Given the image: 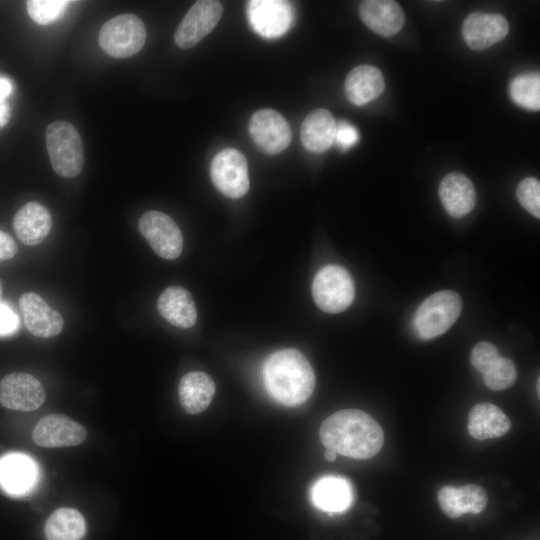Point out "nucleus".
<instances>
[{
  "label": "nucleus",
  "mask_w": 540,
  "mask_h": 540,
  "mask_svg": "<svg viewBox=\"0 0 540 540\" xmlns=\"http://www.w3.org/2000/svg\"><path fill=\"white\" fill-rule=\"evenodd\" d=\"M319 436L327 449L354 459L374 457L384 443L378 422L357 409L340 410L327 417L320 426Z\"/></svg>",
  "instance_id": "f257e3e1"
},
{
  "label": "nucleus",
  "mask_w": 540,
  "mask_h": 540,
  "mask_svg": "<svg viewBox=\"0 0 540 540\" xmlns=\"http://www.w3.org/2000/svg\"><path fill=\"white\" fill-rule=\"evenodd\" d=\"M263 378L269 394L286 406L304 403L315 386V375L309 361L296 349L272 353L264 362Z\"/></svg>",
  "instance_id": "f03ea898"
},
{
  "label": "nucleus",
  "mask_w": 540,
  "mask_h": 540,
  "mask_svg": "<svg viewBox=\"0 0 540 540\" xmlns=\"http://www.w3.org/2000/svg\"><path fill=\"white\" fill-rule=\"evenodd\" d=\"M46 148L53 170L60 176H77L84 164L83 144L76 128L67 121H55L45 131Z\"/></svg>",
  "instance_id": "7ed1b4c3"
},
{
  "label": "nucleus",
  "mask_w": 540,
  "mask_h": 540,
  "mask_svg": "<svg viewBox=\"0 0 540 540\" xmlns=\"http://www.w3.org/2000/svg\"><path fill=\"white\" fill-rule=\"evenodd\" d=\"M462 311L460 295L451 290L438 291L425 299L415 312L413 327L424 340L445 333L458 319Z\"/></svg>",
  "instance_id": "20e7f679"
},
{
  "label": "nucleus",
  "mask_w": 540,
  "mask_h": 540,
  "mask_svg": "<svg viewBox=\"0 0 540 540\" xmlns=\"http://www.w3.org/2000/svg\"><path fill=\"white\" fill-rule=\"evenodd\" d=\"M146 35L145 25L138 16L131 13L121 14L101 27L99 45L111 57L127 58L142 49Z\"/></svg>",
  "instance_id": "39448f33"
},
{
  "label": "nucleus",
  "mask_w": 540,
  "mask_h": 540,
  "mask_svg": "<svg viewBox=\"0 0 540 540\" xmlns=\"http://www.w3.org/2000/svg\"><path fill=\"white\" fill-rule=\"evenodd\" d=\"M354 281L342 266L330 264L321 268L312 283L316 305L327 313L346 310L354 299Z\"/></svg>",
  "instance_id": "423d86ee"
},
{
  "label": "nucleus",
  "mask_w": 540,
  "mask_h": 540,
  "mask_svg": "<svg viewBox=\"0 0 540 540\" xmlns=\"http://www.w3.org/2000/svg\"><path fill=\"white\" fill-rule=\"evenodd\" d=\"M210 176L214 186L229 198H241L249 190L247 160L237 149L218 152L212 159Z\"/></svg>",
  "instance_id": "0eeeda50"
},
{
  "label": "nucleus",
  "mask_w": 540,
  "mask_h": 540,
  "mask_svg": "<svg viewBox=\"0 0 540 540\" xmlns=\"http://www.w3.org/2000/svg\"><path fill=\"white\" fill-rule=\"evenodd\" d=\"M139 231L154 252L167 260L176 259L183 249V236L174 220L167 214L151 210L139 220Z\"/></svg>",
  "instance_id": "6e6552de"
},
{
  "label": "nucleus",
  "mask_w": 540,
  "mask_h": 540,
  "mask_svg": "<svg viewBox=\"0 0 540 540\" xmlns=\"http://www.w3.org/2000/svg\"><path fill=\"white\" fill-rule=\"evenodd\" d=\"M222 13L223 7L219 1H196L175 31V44L181 49L195 46L216 27Z\"/></svg>",
  "instance_id": "1a4fd4ad"
},
{
  "label": "nucleus",
  "mask_w": 540,
  "mask_h": 540,
  "mask_svg": "<svg viewBox=\"0 0 540 540\" xmlns=\"http://www.w3.org/2000/svg\"><path fill=\"white\" fill-rule=\"evenodd\" d=\"M249 134L254 143L267 154H278L292 140V131L286 119L273 109H260L250 118Z\"/></svg>",
  "instance_id": "9d476101"
},
{
  "label": "nucleus",
  "mask_w": 540,
  "mask_h": 540,
  "mask_svg": "<svg viewBox=\"0 0 540 540\" xmlns=\"http://www.w3.org/2000/svg\"><path fill=\"white\" fill-rule=\"evenodd\" d=\"M247 16L255 32L265 38L282 36L294 23L291 3L282 0L248 1Z\"/></svg>",
  "instance_id": "9b49d317"
},
{
  "label": "nucleus",
  "mask_w": 540,
  "mask_h": 540,
  "mask_svg": "<svg viewBox=\"0 0 540 540\" xmlns=\"http://www.w3.org/2000/svg\"><path fill=\"white\" fill-rule=\"evenodd\" d=\"M45 401V391L38 379L24 372L7 374L0 381V404L16 411H34Z\"/></svg>",
  "instance_id": "f8f14e48"
},
{
  "label": "nucleus",
  "mask_w": 540,
  "mask_h": 540,
  "mask_svg": "<svg viewBox=\"0 0 540 540\" xmlns=\"http://www.w3.org/2000/svg\"><path fill=\"white\" fill-rule=\"evenodd\" d=\"M86 437V428L64 414H49L41 418L32 432L33 441L46 448L76 446Z\"/></svg>",
  "instance_id": "ddd939ff"
},
{
  "label": "nucleus",
  "mask_w": 540,
  "mask_h": 540,
  "mask_svg": "<svg viewBox=\"0 0 540 540\" xmlns=\"http://www.w3.org/2000/svg\"><path fill=\"white\" fill-rule=\"evenodd\" d=\"M508 32L506 18L498 13L472 12L462 24L463 39L475 51L485 50L503 40Z\"/></svg>",
  "instance_id": "4468645a"
},
{
  "label": "nucleus",
  "mask_w": 540,
  "mask_h": 540,
  "mask_svg": "<svg viewBox=\"0 0 540 540\" xmlns=\"http://www.w3.org/2000/svg\"><path fill=\"white\" fill-rule=\"evenodd\" d=\"M19 308L28 331L41 338H51L61 333L62 315L51 308L37 293L26 292L19 299Z\"/></svg>",
  "instance_id": "2eb2a0df"
},
{
  "label": "nucleus",
  "mask_w": 540,
  "mask_h": 540,
  "mask_svg": "<svg viewBox=\"0 0 540 540\" xmlns=\"http://www.w3.org/2000/svg\"><path fill=\"white\" fill-rule=\"evenodd\" d=\"M359 16L370 30L384 37L398 33L405 22L401 6L392 0L362 1Z\"/></svg>",
  "instance_id": "dca6fc26"
},
{
  "label": "nucleus",
  "mask_w": 540,
  "mask_h": 540,
  "mask_svg": "<svg viewBox=\"0 0 540 540\" xmlns=\"http://www.w3.org/2000/svg\"><path fill=\"white\" fill-rule=\"evenodd\" d=\"M439 506L444 514L456 519L463 514H478L488 503L486 491L477 484H467L459 488L444 486L438 492Z\"/></svg>",
  "instance_id": "f3484780"
},
{
  "label": "nucleus",
  "mask_w": 540,
  "mask_h": 540,
  "mask_svg": "<svg viewBox=\"0 0 540 540\" xmlns=\"http://www.w3.org/2000/svg\"><path fill=\"white\" fill-rule=\"evenodd\" d=\"M439 197L446 212L454 218L466 216L476 203V191L472 181L459 172H451L442 179Z\"/></svg>",
  "instance_id": "a211bd4d"
},
{
  "label": "nucleus",
  "mask_w": 540,
  "mask_h": 540,
  "mask_svg": "<svg viewBox=\"0 0 540 540\" xmlns=\"http://www.w3.org/2000/svg\"><path fill=\"white\" fill-rule=\"evenodd\" d=\"M52 227L49 210L42 204L31 201L23 205L13 218V229L25 245H38L47 237Z\"/></svg>",
  "instance_id": "6ab92c4d"
},
{
  "label": "nucleus",
  "mask_w": 540,
  "mask_h": 540,
  "mask_svg": "<svg viewBox=\"0 0 540 540\" xmlns=\"http://www.w3.org/2000/svg\"><path fill=\"white\" fill-rule=\"evenodd\" d=\"M157 309L166 321L179 328H190L197 321L193 297L182 286L166 288L158 298Z\"/></svg>",
  "instance_id": "aec40b11"
},
{
  "label": "nucleus",
  "mask_w": 540,
  "mask_h": 540,
  "mask_svg": "<svg viewBox=\"0 0 540 540\" xmlns=\"http://www.w3.org/2000/svg\"><path fill=\"white\" fill-rule=\"evenodd\" d=\"M310 496L317 508L327 512H342L351 505L353 490L347 479L327 475L312 485Z\"/></svg>",
  "instance_id": "412c9836"
},
{
  "label": "nucleus",
  "mask_w": 540,
  "mask_h": 540,
  "mask_svg": "<svg viewBox=\"0 0 540 540\" xmlns=\"http://www.w3.org/2000/svg\"><path fill=\"white\" fill-rule=\"evenodd\" d=\"M344 89L352 104L363 106L382 94L385 89V81L377 67L360 65L348 73Z\"/></svg>",
  "instance_id": "4be33fe9"
},
{
  "label": "nucleus",
  "mask_w": 540,
  "mask_h": 540,
  "mask_svg": "<svg viewBox=\"0 0 540 540\" xmlns=\"http://www.w3.org/2000/svg\"><path fill=\"white\" fill-rule=\"evenodd\" d=\"M467 428L473 438L486 440L505 435L511 428V422L498 406L479 403L469 412Z\"/></svg>",
  "instance_id": "5701e85b"
},
{
  "label": "nucleus",
  "mask_w": 540,
  "mask_h": 540,
  "mask_svg": "<svg viewBox=\"0 0 540 540\" xmlns=\"http://www.w3.org/2000/svg\"><path fill=\"white\" fill-rule=\"evenodd\" d=\"M336 121L330 111L318 108L311 111L301 125V142L314 153H322L334 143Z\"/></svg>",
  "instance_id": "b1692460"
},
{
  "label": "nucleus",
  "mask_w": 540,
  "mask_h": 540,
  "mask_svg": "<svg viewBox=\"0 0 540 540\" xmlns=\"http://www.w3.org/2000/svg\"><path fill=\"white\" fill-rule=\"evenodd\" d=\"M214 394V381L204 372H189L179 382V401L183 410L189 414L204 411L211 403Z\"/></svg>",
  "instance_id": "393cba45"
},
{
  "label": "nucleus",
  "mask_w": 540,
  "mask_h": 540,
  "mask_svg": "<svg viewBox=\"0 0 540 540\" xmlns=\"http://www.w3.org/2000/svg\"><path fill=\"white\" fill-rule=\"evenodd\" d=\"M35 463L22 454H9L0 460V483L12 494L28 492L36 483Z\"/></svg>",
  "instance_id": "a878e982"
},
{
  "label": "nucleus",
  "mask_w": 540,
  "mask_h": 540,
  "mask_svg": "<svg viewBox=\"0 0 540 540\" xmlns=\"http://www.w3.org/2000/svg\"><path fill=\"white\" fill-rule=\"evenodd\" d=\"M44 534L47 540H81L86 534V522L78 510L61 507L46 520Z\"/></svg>",
  "instance_id": "bb28decb"
},
{
  "label": "nucleus",
  "mask_w": 540,
  "mask_h": 540,
  "mask_svg": "<svg viewBox=\"0 0 540 540\" xmlns=\"http://www.w3.org/2000/svg\"><path fill=\"white\" fill-rule=\"evenodd\" d=\"M510 96L519 106L529 110L540 109V76L530 72L516 76L510 84Z\"/></svg>",
  "instance_id": "cd10ccee"
},
{
  "label": "nucleus",
  "mask_w": 540,
  "mask_h": 540,
  "mask_svg": "<svg viewBox=\"0 0 540 540\" xmlns=\"http://www.w3.org/2000/svg\"><path fill=\"white\" fill-rule=\"evenodd\" d=\"M481 375L485 385L489 389L501 391L514 384L517 378V371L512 360L500 355Z\"/></svg>",
  "instance_id": "c85d7f7f"
},
{
  "label": "nucleus",
  "mask_w": 540,
  "mask_h": 540,
  "mask_svg": "<svg viewBox=\"0 0 540 540\" xmlns=\"http://www.w3.org/2000/svg\"><path fill=\"white\" fill-rule=\"evenodd\" d=\"M70 3L71 1L67 0H29L26 7L34 22L48 25L60 19Z\"/></svg>",
  "instance_id": "c756f323"
},
{
  "label": "nucleus",
  "mask_w": 540,
  "mask_h": 540,
  "mask_svg": "<svg viewBox=\"0 0 540 540\" xmlns=\"http://www.w3.org/2000/svg\"><path fill=\"white\" fill-rule=\"evenodd\" d=\"M516 196L520 205L531 215L540 218V183L534 177L523 179L517 187Z\"/></svg>",
  "instance_id": "7c9ffc66"
},
{
  "label": "nucleus",
  "mask_w": 540,
  "mask_h": 540,
  "mask_svg": "<svg viewBox=\"0 0 540 540\" xmlns=\"http://www.w3.org/2000/svg\"><path fill=\"white\" fill-rule=\"evenodd\" d=\"M499 356L500 353L498 349L492 343L482 341L473 347L470 361L472 366L482 374L484 370Z\"/></svg>",
  "instance_id": "2f4dec72"
},
{
  "label": "nucleus",
  "mask_w": 540,
  "mask_h": 540,
  "mask_svg": "<svg viewBox=\"0 0 540 540\" xmlns=\"http://www.w3.org/2000/svg\"><path fill=\"white\" fill-rule=\"evenodd\" d=\"M359 141L358 130L349 122H336L334 142L343 151L350 149Z\"/></svg>",
  "instance_id": "473e14b6"
},
{
  "label": "nucleus",
  "mask_w": 540,
  "mask_h": 540,
  "mask_svg": "<svg viewBox=\"0 0 540 540\" xmlns=\"http://www.w3.org/2000/svg\"><path fill=\"white\" fill-rule=\"evenodd\" d=\"M19 327L20 320L16 312L6 302L0 301V336H10Z\"/></svg>",
  "instance_id": "72a5a7b5"
},
{
  "label": "nucleus",
  "mask_w": 540,
  "mask_h": 540,
  "mask_svg": "<svg viewBox=\"0 0 540 540\" xmlns=\"http://www.w3.org/2000/svg\"><path fill=\"white\" fill-rule=\"evenodd\" d=\"M17 253L14 239L6 232L0 230V261L11 259Z\"/></svg>",
  "instance_id": "f704fd0d"
},
{
  "label": "nucleus",
  "mask_w": 540,
  "mask_h": 540,
  "mask_svg": "<svg viewBox=\"0 0 540 540\" xmlns=\"http://www.w3.org/2000/svg\"><path fill=\"white\" fill-rule=\"evenodd\" d=\"M11 118V108L7 100L0 103V129L6 126Z\"/></svg>",
  "instance_id": "c9c22d12"
},
{
  "label": "nucleus",
  "mask_w": 540,
  "mask_h": 540,
  "mask_svg": "<svg viewBox=\"0 0 540 540\" xmlns=\"http://www.w3.org/2000/svg\"><path fill=\"white\" fill-rule=\"evenodd\" d=\"M12 91L11 81L7 78L0 77V103L5 101L7 96Z\"/></svg>",
  "instance_id": "e433bc0d"
},
{
  "label": "nucleus",
  "mask_w": 540,
  "mask_h": 540,
  "mask_svg": "<svg viewBox=\"0 0 540 540\" xmlns=\"http://www.w3.org/2000/svg\"><path fill=\"white\" fill-rule=\"evenodd\" d=\"M324 457L327 461L333 462L337 458V453L331 449H327L324 452Z\"/></svg>",
  "instance_id": "4c0bfd02"
},
{
  "label": "nucleus",
  "mask_w": 540,
  "mask_h": 540,
  "mask_svg": "<svg viewBox=\"0 0 540 540\" xmlns=\"http://www.w3.org/2000/svg\"><path fill=\"white\" fill-rule=\"evenodd\" d=\"M0 298H1V287H0Z\"/></svg>",
  "instance_id": "58836bf2"
}]
</instances>
